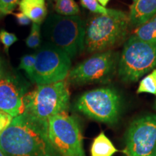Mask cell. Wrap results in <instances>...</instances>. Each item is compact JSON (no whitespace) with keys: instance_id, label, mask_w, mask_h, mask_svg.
I'll return each mask as SVG.
<instances>
[{"instance_id":"1","label":"cell","mask_w":156,"mask_h":156,"mask_svg":"<svg viewBox=\"0 0 156 156\" xmlns=\"http://www.w3.org/2000/svg\"><path fill=\"white\" fill-rule=\"evenodd\" d=\"M47 127L23 113L0 136V149L5 156H59L48 139Z\"/></svg>"},{"instance_id":"2","label":"cell","mask_w":156,"mask_h":156,"mask_svg":"<svg viewBox=\"0 0 156 156\" xmlns=\"http://www.w3.org/2000/svg\"><path fill=\"white\" fill-rule=\"evenodd\" d=\"M129 25L128 15L118 9L95 15L85 25L84 50L90 54L110 51L125 38Z\"/></svg>"},{"instance_id":"3","label":"cell","mask_w":156,"mask_h":156,"mask_svg":"<svg viewBox=\"0 0 156 156\" xmlns=\"http://www.w3.org/2000/svg\"><path fill=\"white\" fill-rule=\"evenodd\" d=\"M69 100L70 93L67 80L38 85L34 90L25 94L23 113L48 125L51 117L67 112Z\"/></svg>"},{"instance_id":"4","label":"cell","mask_w":156,"mask_h":156,"mask_svg":"<svg viewBox=\"0 0 156 156\" xmlns=\"http://www.w3.org/2000/svg\"><path fill=\"white\" fill-rule=\"evenodd\" d=\"M85 25L77 15L63 16L52 14L43 26V36L54 47L73 58L85 49Z\"/></svg>"},{"instance_id":"5","label":"cell","mask_w":156,"mask_h":156,"mask_svg":"<svg viewBox=\"0 0 156 156\" xmlns=\"http://www.w3.org/2000/svg\"><path fill=\"white\" fill-rule=\"evenodd\" d=\"M156 67V44L132 36L124 45L119 61L118 74L125 83L139 80Z\"/></svg>"},{"instance_id":"6","label":"cell","mask_w":156,"mask_h":156,"mask_svg":"<svg viewBox=\"0 0 156 156\" xmlns=\"http://www.w3.org/2000/svg\"><path fill=\"white\" fill-rule=\"evenodd\" d=\"M48 136L59 156H85L79 122L67 112L55 115L48 121Z\"/></svg>"},{"instance_id":"7","label":"cell","mask_w":156,"mask_h":156,"mask_svg":"<svg viewBox=\"0 0 156 156\" xmlns=\"http://www.w3.org/2000/svg\"><path fill=\"white\" fill-rule=\"evenodd\" d=\"M75 108L92 119L113 124L119 116L120 96L115 90L110 87L91 90L78 98Z\"/></svg>"},{"instance_id":"8","label":"cell","mask_w":156,"mask_h":156,"mask_svg":"<svg viewBox=\"0 0 156 156\" xmlns=\"http://www.w3.org/2000/svg\"><path fill=\"white\" fill-rule=\"evenodd\" d=\"M36 65L30 80L38 85L65 80L71 70V58L62 51L46 43L36 52Z\"/></svg>"},{"instance_id":"9","label":"cell","mask_w":156,"mask_h":156,"mask_svg":"<svg viewBox=\"0 0 156 156\" xmlns=\"http://www.w3.org/2000/svg\"><path fill=\"white\" fill-rule=\"evenodd\" d=\"M118 56L112 51L95 54L71 69L68 82L74 85L109 81L116 69Z\"/></svg>"},{"instance_id":"10","label":"cell","mask_w":156,"mask_h":156,"mask_svg":"<svg viewBox=\"0 0 156 156\" xmlns=\"http://www.w3.org/2000/svg\"><path fill=\"white\" fill-rule=\"evenodd\" d=\"M155 148L156 115H145L136 119L126 132V156H152Z\"/></svg>"},{"instance_id":"11","label":"cell","mask_w":156,"mask_h":156,"mask_svg":"<svg viewBox=\"0 0 156 156\" xmlns=\"http://www.w3.org/2000/svg\"><path fill=\"white\" fill-rule=\"evenodd\" d=\"M27 87L15 76L0 75V112L15 118L24 112L23 99Z\"/></svg>"},{"instance_id":"12","label":"cell","mask_w":156,"mask_h":156,"mask_svg":"<svg viewBox=\"0 0 156 156\" xmlns=\"http://www.w3.org/2000/svg\"><path fill=\"white\" fill-rule=\"evenodd\" d=\"M156 16V0H136L129 7V24L140 26Z\"/></svg>"},{"instance_id":"13","label":"cell","mask_w":156,"mask_h":156,"mask_svg":"<svg viewBox=\"0 0 156 156\" xmlns=\"http://www.w3.org/2000/svg\"><path fill=\"white\" fill-rule=\"evenodd\" d=\"M18 5L20 12L36 24H41L47 15L45 0H20Z\"/></svg>"},{"instance_id":"14","label":"cell","mask_w":156,"mask_h":156,"mask_svg":"<svg viewBox=\"0 0 156 156\" xmlns=\"http://www.w3.org/2000/svg\"><path fill=\"white\" fill-rule=\"evenodd\" d=\"M117 151L112 142L102 132L93 140L90 147V155L113 156Z\"/></svg>"},{"instance_id":"15","label":"cell","mask_w":156,"mask_h":156,"mask_svg":"<svg viewBox=\"0 0 156 156\" xmlns=\"http://www.w3.org/2000/svg\"><path fill=\"white\" fill-rule=\"evenodd\" d=\"M133 36L142 41L156 44V16L136 28Z\"/></svg>"},{"instance_id":"16","label":"cell","mask_w":156,"mask_h":156,"mask_svg":"<svg viewBox=\"0 0 156 156\" xmlns=\"http://www.w3.org/2000/svg\"><path fill=\"white\" fill-rule=\"evenodd\" d=\"M55 10L63 16H75L80 12V9L75 0H56Z\"/></svg>"},{"instance_id":"17","label":"cell","mask_w":156,"mask_h":156,"mask_svg":"<svg viewBox=\"0 0 156 156\" xmlns=\"http://www.w3.org/2000/svg\"><path fill=\"white\" fill-rule=\"evenodd\" d=\"M136 93L156 95V69H154L140 81Z\"/></svg>"},{"instance_id":"18","label":"cell","mask_w":156,"mask_h":156,"mask_svg":"<svg viewBox=\"0 0 156 156\" xmlns=\"http://www.w3.org/2000/svg\"><path fill=\"white\" fill-rule=\"evenodd\" d=\"M36 65V54H26L20 58L19 69L24 70L29 79L32 77Z\"/></svg>"},{"instance_id":"19","label":"cell","mask_w":156,"mask_h":156,"mask_svg":"<svg viewBox=\"0 0 156 156\" xmlns=\"http://www.w3.org/2000/svg\"><path fill=\"white\" fill-rule=\"evenodd\" d=\"M25 44L28 47L36 48L41 44V27L40 25L33 23L30 35L25 40Z\"/></svg>"},{"instance_id":"20","label":"cell","mask_w":156,"mask_h":156,"mask_svg":"<svg viewBox=\"0 0 156 156\" xmlns=\"http://www.w3.org/2000/svg\"><path fill=\"white\" fill-rule=\"evenodd\" d=\"M80 1L83 7L96 14L108 15L113 11V9H107L105 7H103L97 0H80Z\"/></svg>"},{"instance_id":"21","label":"cell","mask_w":156,"mask_h":156,"mask_svg":"<svg viewBox=\"0 0 156 156\" xmlns=\"http://www.w3.org/2000/svg\"><path fill=\"white\" fill-rule=\"evenodd\" d=\"M0 41H1L2 44H3L5 51L8 53L9 48L11 46H12V44H14L15 42L17 41L18 38L15 34H11V33L4 30V29H2V30H0Z\"/></svg>"},{"instance_id":"22","label":"cell","mask_w":156,"mask_h":156,"mask_svg":"<svg viewBox=\"0 0 156 156\" xmlns=\"http://www.w3.org/2000/svg\"><path fill=\"white\" fill-rule=\"evenodd\" d=\"M20 0H0V12L7 15L11 13Z\"/></svg>"},{"instance_id":"23","label":"cell","mask_w":156,"mask_h":156,"mask_svg":"<svg viewBox=\"0 0 156 156\" xmlns=\"http://www.w3.org/2000/svg\"><path fill=\"white\" fill-rule=\"evenodd\" d=\"M13 117L7 113L0 112V136L11 124Z\"/></svg>"},{"instance_id":"24","label":"cell","mask_w":156,"mask_h":156,"mask_svg":"<svg viewBox=\"0 0 156 156\" xmlns=\"http://www.w3.org/2000/svg\"><path fill=\"white\" fill-rule=\"evenodd\" d=\"M15 15L17 19V23H18L20 25H28L30 24L31 22L30 20L22 12L17 13V14H15Z\"/></svg>"},{"instance_id":"25","label":"cell","mask_w":156,"mask_h":156,"mask_svg":"<svg viewBox=\"0 0 156 156\" xmlns=\"http://www.w3.org/2000/svg\"><path fill=\"white\" fill-rule=\"evenodd\" d=\"M97 1L98 2L99 4H100L101 5H102L103 7H106L110 0H97Z\"/></svg>"},{"instance_id":"26","label":"cell","mask_w":156,"mask_h":156,"mask_svg":"<svg viewBox=\"0 0 156 156\" xmlns=\"http://www.w3.org/2000/svg\"><path fill=\"white\" fill-rule=\"evenodd\" d=\"M4 73V69H3V65H2V62L1 58H0V75H2Z\"/></svg>"},{"instance_id":"27","label":"cell","mask_w":156,"mask_h":156,"mask_svg":"<svg viewBox=\"0 0 156 156\" xmlns=\"http://www.w3.org/2000/svg\"><path fill=\"white\" fill-rule=\"evenodd\" d=\"M0 156H5V154L3 153V152L2 151V150H1V149H0Z\"/></svg>"},{"instance_id":"28","label":"cell","mask_w":156,"mask_h":156,"mask_svg":"<svg viewBox=\"0 0 156 156\" xmlns=\"http://www.w3.org/2000/svg\"><path fill=\"white\" fill-rule=\"evenodd\" d=\"M152 156H156V148H155V151H154V153H153V155H152Z\"/></svg>"},{"instance_id":"29","label":"cell","mask_w":156,"mask_h":156,"mask_svg":"<svg viewBox=\"0 0 156 156\" xmlns=\"http://www.w3.org/2000/svg\"><path fill=\"white\" fill-rule=\"evenodd\" d=\"M154 108H155V109L156 110V100H155V105H154Z\"/></svg>"},{"instance_id":"30","label":"cell","mask_w":156,"mask_h":156,"mask_svg":"<svg viewBox=\"0 0 156 156\" xmlns=\"http://www.w3.org/2000/svg\"><path fill=\"white\" fill-rule=\"evenodd\" d=\"M133 1H134H134H136V0H133Z\"/></svg>"}]
</instances>
